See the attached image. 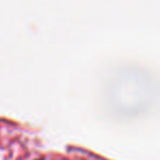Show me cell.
<instances>
[{
	"label": "cell",
	"instance_id": "1",
	"mask_svg": "<svg viewBox=\"0 0 160 160\" xmlns=\"http://www.w3.org/2000/svg\"><path fill=\"white\" fill-rule=\"evenodd\" d=\"M36 160H44V159H36Z\"/></svg>",
	"mask_w": 160,
	"mask_h": 160
}]
</instances>
